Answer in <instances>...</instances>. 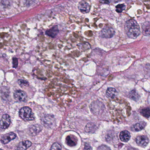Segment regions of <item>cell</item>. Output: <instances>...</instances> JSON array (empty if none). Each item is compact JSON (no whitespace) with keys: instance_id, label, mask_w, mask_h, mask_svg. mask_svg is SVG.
<instances>
[{"instance_id":"obj_1","label":"cell","mask_w":150,"mask_h":150,"mask_svg":"<svg viewBox=\"0 0 150 150\" xmlns=\"http://www.w3.org/2000/svg\"><path fill=\"white\" fill-rule=\"evenodd\" d=\"M125 31L129 38L134 39L136 38L141 33L140 26L134 19H130L126 22Z\"/></svg>"},{"instance_id":"obj_2","label":"cell","mask_w":150,"mask_h":150,"mask_svg":"<svg viewBox=\"0 0 150 150\" xmlns=\"http://www.w3.org/2000/svg\"><path fill=\"white\" fill-rule=\"evenodd\" d=\"M19 115L23 120L32 121L34 120V115L31 109L28 107H24L20 109Z\"/></svg>"},{"instance_id":"obj_3","label":"cell","mask_w":150,"mask_h":150,"mask_svg":"<svg viewBox=\"0 0 150 150\" xmlns=\"http://www.w3.org/2000/svg\"><path fill=\"white\" fill-rule=\"evenodd\" d=\"M115 33V31L112 27L105 26L101 31V36L105 38H112Z\"/></svg>"},{"instance_id":"obj_4","label":"cell","mask_w":150,"mask_h":150,"mask_svg":"<svg viewBox=\"0 0 150 150\" xmlns=\"http://www.w3.org/2000/svg\"><path fill=\"white\" fill-rule=\"evenodd\" d=\"M11 124V118L8 114L3 115L0 120V127L2 129H6L9 128Z\"/></svg>"},{"instance_id":"obj_5","label":"cell","mask_w":150,"mask_h":150,"mask_svg":"<svg viewBox=\"0 0 150 150\" xmlns=\"http://www.w3.org/2000/svg\"><path fill=\"white\" fill-rule=\"evenodd\" d=\"M14 97L15 100L18 102H25L27 99V95L23 91L18 90L15 92Z\"/></svg>"},{"instance_id":"obj_6","label":"cell","mask_w":150,"mask_h":150,"mask_svg":"<svg viewBox=\"0 0 150 150\" xmlns=\"http://www.w3.org/2000/svg\"><path fill=\"white\" fill-rule=\"evenodd\" d=\"M78 9L83 14L89 13L90 10V4L85 1H82L79 3L78 5Z\"/></svg>"},{"instance_id":"obj_7","label":"cell","mask_w":150,"mask_h":150,"mask_svg":"<svg viewBox=\"0 0 150 150\" xmlns=\"http://www.w3.org/2000/svg\"><path fill=\"white\" fill-rule=\"evenodd\" d=\"M136 142L138 145L142 147H146L149 144V139L147 136L144 135L139 136L136 139Z\"/></svg>"},{"instance_id":"obj_8","label":"cell","mask_w":150,"mask_h":150,"mask_svg":"<svg viewBox=\"0 0 150 150\" xmlns=\"http://www.w3.org/2000/svg\"><path fill=\"white\" fill-rule=\"evenodd\" d=\"M16 137V135L15 133L13 132H10L3 136L2 137L1 142L4 144H7L11 141L15 139Z\"/></svg>"},{"instance_id":"obj_9","label":"cell","mask_w":150,"mask_h":150,"mask_svg":"<svg viewBox=\"0 0 150 150\" xmlns=\"http://www.w3.org/2000/svg\"><path fill=\"white\" fill-rule=\"evenodd\" d=\"M59 32V29L57 25H55L49 30H48L46 31L45 33L47 35L54 38L57 36Z\"/></svg>"},{"instance_id":"obj_10","label":"cell","mask_w":150,"mask_h":150,"mask_svg":"<svg viewBox=\"0 0 150 150\" xmlns=\"http://www.w3.org/2000/svg\"><path fill=\"white\" fill-rule=\"evenodd\" d=\"M66 143L68 146L73 147L77 143V139L73 135L68 136L66 138Z\"/></svg>"},{"instance_id":"obj_11","label":"cell","mask_w":150,"mask_h":150,"mask_svg":"<svg viewBox=\"0 0 150 150\" xmlns=\"http://www.w3.org/2000/svg\"><path fill=\"white\" fill-rule=\"evenodd\" d=\"M146 122H139V123H136L135 125H133L131 127V130L132 131H134V132H138V131H141L146 126Z\"/></svg>"},{"instance_id":"obj_12","label":"cell","mask_w":150,"mask_h":150,"mask_svg":"<svg viewBox=\"0 0 150 150\" xmlns=\"http://www.w3.org/2000/svg\"><path fill=\"white\" fill-rule=\"evenodd\" d=\"M32 143L30 141H24L18 144L17 150H26L31 146Z\"/></svg>"},{"instance_id":"obj_13","label":"cell","mask_w":150,"mask_h":150,"mask_svg":"<svg viewBox=\"0 0 150 150\" xmlns=\"http://www.w3.org/2000/svg\"><path fill=\"white\" fill-rule=\"evenodd\" d=\"M42 129L41 126L36 124L33 125L30 127V131L32 135L35 136L39 134L42 130Z\"/></svg>"},{"instance_id":"obj_14","label":"cell","mask_w":150,"mask_h":150,"mask_svg":"<svg viewBox=\"0 0 150 150\" xmlns=\"http://www.w3.org/2000/svg\"><path fill=\"white\" fill-rule=\"evenodd\" d=\"M130 138V134L127 130H124L121 132L120 134V138L122 142H127L129 141Z\"/></svg>"},{"instance_id":"obj_15","label":"cell","mask_w":150,"mask_h":150,"mask_svg":"<svg viewBox=\"0 0 150 150\" xmlns=\"http://www.w3.org/2000/svg\"><path fill=\"white\" fill-rule=\"evenodd\" d=\"M143 33L144 35L146 36H150V22L147 21L144 23L142 25Z\"/></svg>"},{"instance_id":"obj_16","label":"cell","mask_w":150,"mask_h":150,"mask_svg":"<svg viewBox=\"0 0 150 150\" xmlns=\"http://www.w3.org/2000/svg\"><path fill=\"white\" fill-rule=\"evenodd\" d=\"M117 94V92L114 88L110 87L106 91V95L108 98H114Z\"/></svg>"},{"instance_id":"obj_17","label":"cell","mask_w":150,"mask_h":150,"mask_svg":"<svg viewBox=\"0 0 150 150\" xmlns=\"http://www.w3.org/2000/svg\"><path fill=\"white\" fill-rule=\"evenodd\" d=\"M129 97L130 98L135 100H137L139 98L138 93L135 90H133L129 92Z\"/></svg>"},{"instance_id":"obj_18","label":"cell","mask_w":150,"mask_h":150,"mask_svg":"<svg viewBox=\"0 0 150 150\" xmlns=\"http://www.w3.org/2000/svg\"><path fill=\"white\" fill-rule=\"evenodd\" d=\"M150 111L149 108H148L142 109L141 111V113L142 115H143L144 117H146V118H149L150 117Z\"/></svg>"},{"instance_id":"obj_19","label":"cell","mask_w":150,"mask_h":150,"mask_svg":"<svg viewBox=\"0 0 150 150\" xmlns=\"http://www.w3.org/2000/svg\"><path fill=\"white\" fill-rule=\"evenodd\" d=\"M126 8L125 4H119L116 6V11L118 13H121Z\"/></svg>"},{"instance_id":"obj_20","label":"cell","mask_w":150,"mask_h":150,"mask_svg":"<svg viewBox=\"0 0 150 150\" xmlns=\"http://www.w3.org/2000/svg\"><path fill=\"white\" fill-rule=\"evenodd\" d=\"M50 150H62L61 146L58 143H55L52 145Z\"/></svg>"},{"instance_id":"obj_21","label":"cell","mask_w":150,"mask_h":150,"mask_svg":"<svg viewBox=\"0 0 150 150\" xmlns=\"http://www.w3.org/2000/svg\"><path fill=\"white\" fill-rule=\"evenodd\" d=\"M94 127H95L94 124H92V123H89L88 125H86V127H85V131L87 132H90L94 131V130L92 129V128Z\"/></svg>"},{"instance_id":"obj_22","label":"cell","mask_w":150,"mask_h":150,"mask_svg":"<svg viewBox=\"0 0 150 150\" xmlns=\"http://www.w3.org/2000/svg\"><path fill=\"white\" fill-rule=\"evenodd\" d=\"M18 83L19 85L21 86H23L28 85V83L27 81L23 79H19L18 80Z\"/></svg>"},{"instance_id":"obj_23","label":"cell","mask_w":150,"mask_h":150,"mask_svg":"<svg viewBox=\"0 0 150 150\" xmlns=\"http://www.w3.org/2000/svg\"><path fill=\"white\" fill-rule=\"evenodd\" d=\"M18 65V59L17 58H14L13 59V67L16 68L17 67Z\"/></svg>"},{"instance_id":"obj_24","label":"cell","mask_w":150,"mask_h":150,"mask_svg":"<svg viewBox=\"0 0 150 150\" xmlns=\"http://www.w3.org/2000/svg\"><path fill=\"white\" fill-rule=\"evenodd\" d=\"M84 150H92V147L88 144H85Z\"/></svg>"},{"instance_id":"obj_25","label":"cell","mask_w":150,"mask_h":150,"mask_svg":"<svg viewBox=\"0 0 150 150\" xmlns=\"http://www.w3.org/2000/svg\"></svg>"}]
</instances>
